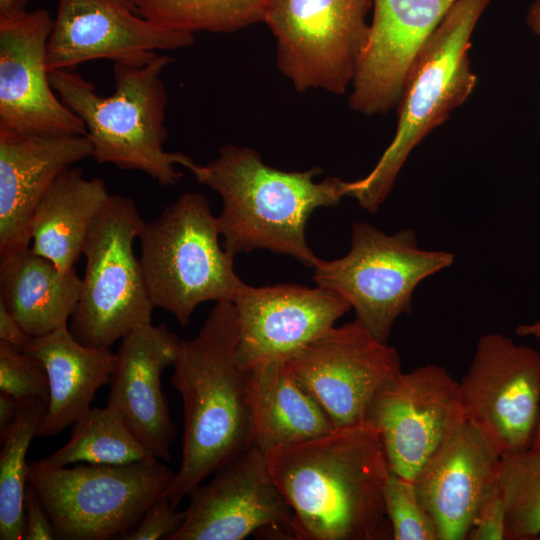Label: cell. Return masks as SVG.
Returning a JSON list of instances; mask_svg holds the SVG:
<instances>
[{"instance_id": "cell-1", "label": "cell", "mask_w": 540, "mask_h": 540, "mask_svg": "<svg viewBox=\"0 0 540 540\" xmlns=\"http://www.w3.org/2000/svg\"><path fill=\"white\" fill-rule=\"evenodd\" d=\"M265 457L297 539H392L384 503L391 470L367 421L275 447Z\"/></svg>"}, {"instance_id": "cell-2", "label": "cell", "mask_w": 540, "mask_h": 540, "mask_svg": "<svg viewBox=\"0 0 540 540\" xmlns=\"http://www.w3.org/2000/svg\"><path fill=\"white\" fill-rule=\"evenodd\" d=\"M230 301H218L197 335L179 340L171 385L183 403L182 458L164 496L178 507L190 491L251 447L248 370L237 358Z\"/></svg>"}, {"instance_id": "cell-3", "label": "cell", "mask_w": 540, "mask_h": 540, "mask_svg": "<svg viewBox=\"0 0 540 540\" xmlns=\"http://www.w3.org/2000/svg\"><path fill=\"white\" fill-rule=\"evenodd\" d=\"M195 179L222 199L217 216L223 248L231 256L265 249L314 268L318 258L309 247L305 227L314 210L335 207L345 195L338 177L320 182L319 166L284 171L267 165L253 148L223 145L215 159L189 169Z\"/></svg>"}, {"instance_id": "cell-4", "label": "cell", "mask_w": 540, "mask_h": 540, "mask_svg": "<svg viewBox=\"0 0 540 540\" xmlns=\"http://www.w3.org/2000/svg\"><path fill=\"white\" fill-rule=\"evenodd\" d=\"M174 59L148 52L113 62L114 91L100 95L94 84L75 70L50 73L61 101L84 123L92 157L123 170L145 173L161 186L176 184L194 165L191 157L164 149L167 92L161 74Z\"/></svg>"}, {"instance_id": "cell-5", "label": "cell", "mask_w": 540, "mask_h": 540, "mask_svg": "<svg viewBox=\"0 0 540 540\" xmlns=\"http://www.w3.org/2000/svg\"><path fill=\"white\" fill-rule=\"evenodd\" d=\"M492 0H457L414 58L396 107L395 135L374 168L347 181L346 196L376 213L411 152L460 107L475 88L471 36Z\"/></svg>"}, {"instance_id": "cell-6", "label": "cell", "mask_w": 540, "mask_h": 540, "mask_svg": "<svg viewBox=\"0 0 540 540\" xmlns=\"http://www.w3.org/2000/svg\"><path fill=\"white\" fill-rule=\"evenodd\" d=\"M219 235L217 216L197 192L180 195L156 219L145 222L138 235L151 301L181 326L199 304L233 302L245 285L234 270V257L221 248Z\"/></svg>"}, {"instance_id": "cell-7", "label": "cell", "mask_w": 540, "mask_h": 540, "mask_svg": "<svg viewBox=\"0 0 540 540\" xmlns=\"http://www.w3.org/2000/svg\"><path fill=\"white\" fill-rule=\"evenodd\" d=\"M175 473L156 458L58 468L28 461V483L60 540H107L125 535L165 495Z\"/></svg>"}, {"instance_id": "cell-8", "label": "cell", "mask_w": 540, "mask_h": 540, "mask_svg": "<svg viewBox=\"0 0 540 540\" xmlns=\"http://www.w3.org/2000/svg\"><path fill=\"white\" fill-rule=\"evenodd\" d=\"M134 200L110 195L83 248L85 273L69 330L80 343L110 348L151 324L154 305L133 243L144 225Z\"/></svg>"}, {"instance_id": "cell-9", "label": "cell", "mask_w": 540, "mask_h": 540, "mask_svg": "<svg viewBox=\"0 0 540 540\" xmlns=\"http://www.w3.org/2000/svg\"><path fill=\"white\" fill-rule=\"evenodd\" d=\"M453 261L450 252L420 248L412 229L388 235L368 223L355 222L349 252L335 260L319 259L313 281L346 300L355 319L388 343L396 319L411 312L418 284Z\"/></svg>"}, {"instance_id": "cell-10", "label": "cell", "mask_w": 540, "mask_h": 540, "mask_svg": "<svg viewBox=\"0 0 540 540\" xmlns=\"http://www.w3.org/2000/svg\"><path fill=\"white\" fill-rule=\"evenodd\" d=\"M372 0H273L264 19L276 63L294 89L342 95L352 84L369 36Z\"/></svg>"}, {"instance_id": "cell-11", "label": "cell", "mask_w": 540, "mask_h": 540, "mask_svg": "<svg viewBox=\"0 0 540 540\" xmlns=\"http://www.w3.org/2000/svg\"><path fill=\"white\" fill-rule=\"evenodd\" d=\"M284 364L334 428L365 421L374 396L402 371L397 350L356 319L333 326Z\"/></svg>"}, {"instance_id": "cell-12", "label": "cell", "mask_w": 540, "mask_h": 540, "mask_svg": "<svg viewBox=\"0 0 540 540\" xmlns=\"http://www.w3.org/2000/svg\"><path fill=\"white\" fill-rule=\"evenodd\" d=\"M458 400L502 456L530 448L540 405V353L499 333L482 336L459 381Z\"/></svg>"}, {"instance_id": "cell-13", "label": "cell", "mask_w": 540, "mask_h": 540, "mask_svg": "<svg viewBox=\"0 0 540 540\" xmlns=\"http://www.w3.org/2000/svg\"><path fill=\"white\" fill-rule=\"evenodd\" d=\"M188 494L182 525L166 540H242L250 535L297 539L294 516L251 446Z\"/></svg>"}, {"instance_id": "cell-14", "label": "cell", "mask_w": 540, "mask_h": 540, "mask_svg": "<svg viewBox=\"0 0 540 540\" xmlns=\"http://www.w3.org/2000/svg\"><path fill=\"white\" fill-rule=\"evenodd\" d=\"M458 384L443 366L401 371L372 399L365 421L379 435L391 472L414 479L454 426Z\"/></svg>"}, {"instance_id": "cell-15", "label": "cell", "mask_w": 540, "mask_h": 540, "mask_svg": "<svg viewBox=\"0 0 540 540\" xmlns=\"http://www.w3.org/2000/svg\"><path fill=\"white\" fill-rule=\"evenodd\" d=\"M53 22L44 8L0 13V131L86 135L50 82L46 59Z\"/></svg>"}, {"instance_id": "cell-16", "label": "cell", "mask_w": 540, "mask_h": 540, "mask_svg": "<svg viewBox=\"0 0 540 540\" xmlns=\"http://www.w3.org/2000/svg\"><path fill=\"white\" fill-rule=\"evenodd\" d=\"M232 303L238 327L237 358L246 370L285 362L351 309L342 297L317 285L245 284Z\"/></svg>"}, {"instance_id": "cell-17", "label": "cell", "mask_w": 540, "mask_h": 540, "mask_svg": "<svg viewBox=\"0 0 540 540\" xmlns=\"http://www.w3.org/2000/svg\"><path fill=\"white\" fill-rule=\"evenodd\" d=\"M194 40L144 18L134 0H57L46 65L49 73L75 70L90 61L186 48Z\"/></svg>"}, {"instance_id": "cell-18", "label": "cell", "mask_w": 540, "mask_h": 540, "mask_svg": "<svg viewBox=\"0 0 540 540\" xmlns=\"http://www.w3.org/2000/svg\"><path fill=\"white\" fill-rule=\"evenodd\" d=\"M502 455L461 410L451 431L413 479L439 540H465L498 486Z\"/></svg>"}, {"instance_id": "cell-19", "label": "cell", "mask_w": 540, "mask_h": 540, "mask_svg": "<svg viewBox=\"0 0 540 540\" xmlns=\"http://www.w3.org/2000/svg\"><path fill=\"white\" fill-rule=\"evenodd\" d=\"M457 0H372L373 18L349 107L363 115L397 107L419 50Z\"/></svg>"}, {"instance_id": "cell-20", "label": "cell", "mask_w": 540, "mask_h": 540, "mask_svg": "<svg viewBox=\"0 0 540 540\" xmlns=\"http://www.w3.org/2000/svg\"><path fill=\"white\" fill-rule=\"evenodd\" d=\"M180 338L166 324L137 328L121 339L109 381L106 406L156 459L171 460L177 435L161 388V374L172 366Z\"/></svg>"}, {"instance_id": "cell-21", "label": "cell", "mask_w": 540, "mask_h": 540, "mask_svg": "<svg viewBox=\"0 0 540 540\" xmlns=\"http://www.w3.org/2000/svg\"><path fill=\"white\" fill-rule=\"evenodd\" d=\"M92 157L86 135L0 131V255L29 247L38 204L74 164Z\"/></svg>"}, {"instance_id": "cell-22", "label": "cell", "mask_w": 540, "mask_h": 540, "mask_svg": "<svg viewBox=\"0 0 540 540\" xmlns=\"http://www.w3.org/2000/svg\"><path fill=\"white\" fill-rule=\"evenodd\" d=\"M43 365L48 404L35 438L58 435L89 411L97 390L109 383L115 353L77 341L69 326L34 337L25 349Z\"/></svg>"}, {"instance_id": "cell-23", "label": "cell", "mask_w": 540, "mask_h": 540, "mask_svg": "<svg viewBox=\"0 0 540 540\" xmlns=\"http://www.w3.org/2000/svg\"><path fill=\"white\" fill-rule=\"evenodd\" d=\"M81 291L75 268L61 271L31 246L0 255V303L32 338L68 326Z\"/></svg>"}, {"instance_id": "cell-24", "label": "cell", "mask_w": 540, "mask_h": 540, "mask_svg": "<svg viewBox=\"0 0 540 540\" xmlns=\"http://www.w3.org/2000/svg\"><path fill=\"white\" fill-rule=\"evenodd\" d=\"M110 195L101 178H87L76 166L67 169L32 215L31 248L61 271L75 268Z\"/></svg>"}, {"instance_id": "cell-25", "label": "cell", "mask_w": 540, "mask_h": 540, "mask_svg": "<svg viewBox=\"0 0 540 540\" xmlns=\"http://www.w3.org/2000/svg\"><path fill=\"white\" fill-rule=\"evenodd\" d=\"M251 446L262 452L324 435L334 426L284 362L248 370Z\"/></svg>"}, {"instance_id": "cell-26", "label": "cell", "mask_w": 540, "mask_h": 540, "mask_svg": "<svg viewBox=\"0 0 540 540\" xmlns=\"http://www.w3.org/2000/svg\"><path fill=\"white\" fill-rule=\"evenodd\" d=\"M154 458L109 407L90 408L72 424L69 441L38 460L46 467L121 465Z\"/></svg>"}, {"instance_id": "cell-27", "label": "cell", "mask_w": 540, "mask_h": 540, "mask_svg": "<svg viewBox=\"0 0 540 540\" xmlns=\"http://www.w3.org/2000/svg\"><path fill=\"white\" fill-rule=\"evenodd\" d=\"M48 399L21 401L17 419L0 440V539L20 540L24 535L25 494L28 485L26 454L45 414Z\"/></svg>"}, {"instance_id": "cell-28", "label": "cell", "mask_w": 540, "mask_h": 540, "mask_svg": "<svg viewBox=\"0 0 540 540\" xmlns=\"http://www.w3.org/2000/svg\"><path fill=\"white\" fill-rule=\"evenodd\" d=\"M139 13L171 31L233 33L264 22L273 0H134Z\"/></svg>"}, {"instance_id": "cell-29", "label": "cell", "mask_w": 540, "mask_h": 540, "mask_svg": "<svg viewBox=\"0 0 540 540\" xmlns=\"http://www.w3.org/2000/svg\"><path fill=\"white\" fill-rule=\"evenodd\" d=\"M498 484L506 507L505 540L540 539V449L503 455Z\"/></svg>"}, {"instance_id": "cell-30", "label": "cell", "mask_w": 540, "mask_h": 540, "mask_svg": "<svg viewBox=\"0 0 540 540\" xmlns=\"http://www.w3.org/2000/svg\"><path fill=\"white\" fill-rule=\"evenodd\" d=\"M384 503L394 540H439L434 520L423 505L414 480L390 473Z\"/></svg>"}, {"instance_id": "cell-31", "label": "cell", "mask_w": 540, "mask_h": 540, "mask_svg": "<svg viewBox=\"0 0 540 540\" xmlns=\"http://www.w3.org/2000/svg\"><path fill=\"white\" fill-rule=\"evenodd\" d=\"M0 391L21 401L49 398L48 378L41 362L1 340Z\"/></svg>"}, {"instance_id": "cell-32", "label": "cell", "mask_w": 540, "mask_h": 540, "mask_svg": "<svg viewBox=\"0 0 540 540\" xmlns=\"http://www.w3.org/2000/svg\"><path fill=\"white\" fill-rule=\"evenodd\" d=\"M168 497L154 501L142 516L139 525L121 536L124 540H158L173 534L183 523L185 511H179Z\"/></svg>"}, {"instance_id": "cell-33", "label": "cell", "mask_w": 540, "mask_h": 540, "mask_svg": "<svg viewBox=\"0 0 540 540\" xmlns=\"http://www.w3.org/2000/svg\"><path fill=\"white\" fill-rule=\"evenodd\" d=\"M506 507L498 486L483 503L467 539L505 540Z\"/></svg>"}, {"instance_id": "cell-34", "label": "cell", "mask_w": 540, "mask_h": 540, "mask_svg": "<svg viewBox=\"0 0 540 540\" xmlns=\"http://www.w3.org/2000/svg\"><path fill=\"white\" fill-rule=\"evenodd\" d=\"M24 540H55L56 535L44 506L33 486L28 483L25 494Z\"/></svg>"}, {"instance_id": "cell-35", "label": "cell", "mask_w": 540, "mask_h": 540, "mask_svg": "<svg viewBox=\"0 0 540 540\" xmlns=\"http://www.w3.org/2000/svg\"><path fill=\"white\" fill-rule=\"evenodd\" d=\"M0 340L20 351H25L32 340L2 303H0Z\"/></svg>"}, {"instance_id": "cell-36", "label": "cell", "mask_w": 540, "mask_h": 540, "mask_svg": "<svg viewBox=\"0 0 540 540\" xmlns=\"http://www.w3.org/2000/svg\"><path fill=\"white\" fill-rule=\"evenodd\" d=\"M21 408V400L0 392V440H2L14 424Z\"/></svg>"}, {"instance_id": "cell-37", "label": "cell", "mask_w": 540, "mask_h": 540, "mask_svg": "<svg viewBox=\"0 0 540 540\" xmlns=\"http://www.w3.org/2000/svg\"><path fill=\"white\" fill-rule=\"evenodd\" d=\"M526 22L529 28L540 36V0H536L528 9Z\"/></svg>"}, {"instance_id": "cell-38", "label": "cell", "mask_w": 540, "mask_h": 540, "mask_svg": "<svg viewBox=\"0 0 540 540\" xmlns=\"http://www.w3.org/2000/svg\"><path fill=\"white\" fill-rule=\"evenodd\" d=\"M515 331L520 337H533L540 340V319L531 323L519 324Z\"/></svg>"}, {"instance_id": "cell-39", "label": "cell", "mask_w": 540, "mask_h": 540, "mask_svg": "<svg viewBox=\"0 0 540 540\" xmlns=\"http://www.w3.org/2000/svg\"><path fill=\"white\" fill-rule=\"evenodd\" d=\"M18 9L15 0H0V13H9Z\"/></svg>"}, {"instance_id": "cell-40", "label": "cell", "mask_w": 540, "mask_h": 540, "mask_svg": "<svg viewBox=\"0 0 540 540\" xmlns=\"http://www.w3.org/2000/svg\"><path fill=\"white\" fill-rule=\"evenodd\" d=\"M530 448L538 449V450L540 449V405H539L536 429H535L532 445Z\"/></svg>"}, {"instance_id": "cell-41", "label": "cell", "mask_w": 540, "mask_h": 540, "mask_svg": "<svg viewBox=\"0 0 540 540\" xmlns=\"http://www.w3.org/2000/svg\"><path fill=\"white\" fill-rule=\"evenodd\" d=\"M16 1V4L18 6L19 9L21 10H24V9H27V6L28 4L30 3L31 0H15Z\"/></svg>"}]
</instances>
